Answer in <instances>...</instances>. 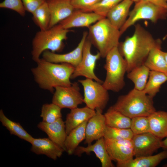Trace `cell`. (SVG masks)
I'll list each match as a JSON object with an SVG mask.
<instances>
[{
    "mask_svg": "<svg viewBox=\"0 0 167 167\" xmlns=\"http://www.w3.org/2000/svg\"><path fill=\"white\" fill-rule=\"evenodd\" d=\"M160 40L154 39L148 31L140 24H137L133 34L118 46L127 64V73L143 64L151 49Z\"/></svg>",
    "mask_w": 167,
    "mask_h": 167,
    "instance_id": "obj_1",
    "label": "cell"
},
{
    "mask_svg": "<svg viewBox=\"0 0 167 167\" xmlns=\"http://www.w3.org/2000/svg\"><path fill=\"white\" fill-rule=\"evenodd\" d=\"M31 69L34 79L41 89L53 93L55 87L70 86L71 76L75 67L70 64L55 63L41 58Z\"/></svg>",
    "mask_w": 167,
    "mask_h": 167,
    "instance_id": "obj_2",
    "label": "cell"
},
{
    "mask_svg": "<svg viewBox=\"0 0 167 167\" xmlns=\"http://www.w3.org/2000/svg\"><path fill=\"white\" fill-rule=\"evenodd\" d=\"M111 107L131 118L148 117L156 110L153 98L143 91L134 88L127 94L120 96Z\"/></svg>",
    "mask_w": 167,
    "mask_h": 167,
    "instance_id": "obj_3",
    "label": "cell"
},
{
    "mask_svg": "<svg viewBox=\"0 0 167 167\" xmlns=\"http://www.w3.org/2000/svg\"><path fill=\"white\" fill-rule=\"evenodd\" d=\"M88 28V38L97 49L101 57L105 58L110 51L119 46L121 35L120 30L106 18L100 20Z\"/></svg>",
    "mask_w": 167,
    "mask_h": 167,
    "instance_id": "obj_4",
    "label": "cell"
},
{
    "mask_svg": "<svg viewBox=\"0 0 167 167\" xmlns=\"http://www.w3.org/2000/svg\"><path fill=\"white\" fill-rule=\"evenodd\" d=\"M70 31L58 24L47 30L37 32L32 42L33 60L36 62L40 59L41 54L46 50L54 53L61 51L64 47L63 41L67 39V35Z\"/></svg>",
    "mask_w": 167,
    "mask_h": 167,
    "instance_id": "obj_5",
    "label": "cell"
},
{
    "mask_svg": "<svg viewBox=\"0 0 167 167\" xmlns=\"http://www.w3.org/2000/svg\"><path fill=\"white\" fill-rule=\"evenodd\" d=\"M104 68L106 71L105 78L102 83L108 90L118 92L124 87V76L127 65L118 47L112 49L105 57Z\"/></svg>",
    "mask_w": 167,
    "mask_h": 167,
    "instance_id": "obj_6",
    "label": "cell"
},
{
    "mask_svg": "<svg viewBox=\"0 0 167 167\" xmlns=\"http://www.w3.org/2000/svg\"><path fill=\"white\" fill-rule=\"evenodd\" d=\"M167 17V8L147 0H140L135 3L125 23L119 29L121 35L139 20L148 19L155 23L159 20L165 19Z\"/></svg>",
    "mask_w": 167,
    "mask_h": 167,
    "instance_id": "obj_7",
    "label": "cell"
},
{
    "mask_svg": "<svg viewBox=\"0 0 167 167\" xmlns=\"http://www.w3.org/2000/svg\"><path fill=\"white\" fill-rule=\"evenodd\" d=\"M84 90V103L86 106L94 110L98 109L103 111L109 100L108 90L102 84L92 79L86 78L78 80Z\"/></svg>",
    "mask_w": 167,
    "mask_h": 167,
    "instance_id": "obj_8",
    "label": "cell"
},
{
    "mask_svg": "<svg viewBox=\"0 0 167 167\" xmlns=\"http://www.w3.org/2000/svg\"><path fill=\"white\" fill-rule=\"evenodd\" d=\"M92 44L87 37L83 47L82 57L80 63L75 67L74 71L71 76V79H74L79 76L92 79L102 84L101 80L95 74L94 69L96 62L101 58L98 52L95 54L91 53Z\"/></svg>",
    "mask_w": 167,
    "mask_h": 167,
    "instance_id": "obj_9",
    "label": "cell"
},
{
    "mask_svg": "<svg viewBox=\"0 0 167 167\" xmlns=\"http://www.w3.org/2000/svg\"><path fill=\"white\" fill-rule=\"evenodd\" d=\"M52 103L62 109H71L84 103V96L80 92L79 83H72L69 86H58L55 88Z\"/></svg>",
    "mask_w": 167,
    "mask_h": 167,
    "instance_id": "obj_10",
    "label": "cell"
},
{
    "mask_svg": "<svg viewBox=\"0 0 167 167\" xmlns=\"http://www.w3.org/2000/svg\"><path fill=\"white\" fill-rule=\"evenodd\" d=\"M131 140L135 157L152 155L161 148L162 141L150 132L134 135Z\"/></svg>",
    "mask_w": 167,
    "mask_h": 167,
    "instance_id": "obj_11",
    "label": "cell"
},
{
    "mask_svg": "<svg viewBox=\"0 0 167 167\" xmlns=\"http://www.w3.org/2000/svg\"><path fill=\"white\" fill-rule=\"evenodd\" d=\"M88 34L87 31L83 32L81 40L77 46L71 51L64 54H57L46 50L42 53L43 58L47 61L55 63L70 64L75 67L81 60L83 47Z\"/></svg>",
    "mask_w": 167,
    "mask_h": 167,
    "instance_id": "obj_12",
    "label": "cell"
},
{
    "mask_svg": "<svg viewBox=\"0 0 167 167\" xmlns=\"http://www.w3.org/2000/svg\"><path fill=\"white\" fill-rule=\"evenodd\" d=\"M105 139L108 152L112 160L116 161L117 164L124 163L133 158L131 140Z\"/></svg>",
    "mask_w": 167,
    "mask_h": 167,
    "instance_id": "obj_13",
    "label": "cell"
},
{
    "mask_svg": "<svg viewBox=\"0 0 167 167\" xmlns=\"http://www.w3.org/2000/svg\"><path fill=\"white\" fill-rule=\"evenodd\" d=\"M105 18L93 12L75 9L67 18L59 24L64 28L69 29L75 27H87Z\"/></svg>",
    "mask_w": 167,
    "mask_h": 167,
    "instance_id": "obj_14",
    "label": "cell"
},
{
    "mask_svg": "<svg viewBox=\"0 0 167 167\" xmlns=\"http://www.w3.org/2000/svg\"><path fill=\"white\" fill-rule=\"evenodd\" d=\"M95 110L96 114L88 120L86 127L84 143L88 145L104 137L106 126L103 111L98 109Z\"/></svg>",
    "mask_w": 167,
    "mask_h": 167,
    "instance_id": "obj_15",
    "label": "cell"
},
{
    "mask_svg": "<svg viewBox=\"0 0 167 167\" xmlns=\"http://www.w3.org/2000/svg\"><path fill=\"white\" fill-rule=\"evenodd\" d=\"M37 126L46 133L49 139L64 151H66L65 142L67 135L66 131L65 122L62 118L52 123L42 121L38 124Z\"/></svg>",
    "mask_w": 167,
    "mask_h": 167,
    "instance_id": "obj_16",
    "label": "cell"
},
{
    "mask_svg": "<svg viewBox=\"0 0 167 167\" xmlns=\"http://www.w3.org/2000/svg\"><path fill=\"white\" fill-rule=\"evenodd\" d=\"M50 14L49 28L58 24L75 10L71 0H46Z\"/></svg>",
    "mask_w": 167,
    "mask_h": 167,
    "instance_id": "obj_17",
    "label": "cell"
},
{
    "mask_svg": "<svg viewBox=\"0 0 167 167\" xmlns=\"http://www.w3.org/2000/svg\"><path fill=\"white\" fill-rule=\"evenodd\" d=\"M93 152L99 159L102 167H114V165L107 151L104 137L97 140L93 144L88 145L87 146H78L74 153L78 156H81L84 153L88 154Z\"/></svg>",
    "mask_w": 167,
    "mask_h": 167,
    "instance_id": "obj_18",
    "label": "cell"
},
{
    "mask_svg": "<svg viewBox=\"0 0 167 167\" xmlns=\"http://www.w3.org/2000/svg\"><path fill=\"white\" fill-rule=\"evenodd\" d=\"M31 144V151L37 155H44L54 160L60 157L64 151L49 138H34Z\"/></svg>",
    "mask_w": 167,
    "mask_h": 167,
    "instance_id": "obj_19",
    "label": "cell"
},
{
    "mask_svg": "<svg viewBox=\"0 0 167 167\" xmlns=\"http://www.w3.org/2000/svg\"><path fill=\"white\" fill-rule=\"evenodd\" d=\"M95 110L86 106L71 109L66 116L65 122L66 132L68 135L73 129L95 115Z\"/></svg>",
    "mask_w": 167,
    "mask_h": 167,
    "instance_id": "obj_20",
    "label": "cell"
},
{
    "mask_svg": "<svg viewBox=\"0 0 167 167\" xmlns=\"http://www.w3.org/2000/svg\"><path fill=\"white\" fill-rule=\"evenodd\" d=\"M134 2L132 0H123L108 14L106 18L112 24L119 30L126 21L129 10Z\"/></svg>",
    "mask_w": 167,
    "mask_h": 167,
    "instance_id": "obj_21",
    "label": "cell"
},
{
    "mask_svg": "<svg viewBox=\"0 0 167 167\" xmlns=\"http://www.w3.org/2000/svg\"><path fill=\"white\" fill-rule=\"evenodd\" d=\"M167 158V150L155 155L132 158L126 162L117 164L118 167H155Z\"/></svg>",
    "mask_w": 167,
    "mask_h": 167,
    "instance_id": "obj_22",
    "label": "cell"
},
{
    "mask_svg": "<svg viewBox=\"0 0 167 167\" xmlns=\"http://www.w3.org/2000/svg\"><path fill=\"white\" fill-rule=\"evenodd\" d=\"M161 41L158 43L150 51L144 64L150 71L166 73V64L163 51L161 50Z\"/></svg>",
    "mask_w": 167,
    "mask_h": 167,
    "instance_id": "obj_23",
    "label": "cell"
},
{
    "mask_svg": "<svg viewBox=\"0 0 167 167\" xmlns=\"http://www.w3.org/2000/svg\"><path fill=\"white\" fill-rule=\"evenodd\" d=\"M150 132L162 139L167 136V112L155 111L148 117Z\"/></svg>",
    "mask_w": 167,
    "mask_h": 167,
    "instance_id": "obj_24",
    "label": "cell"
},
{
    "mask_svg": "<svg viewBox=\"0 0 167 167\" xmlns=\"http://www.w3.org/2000/svg\"><path fill=\"white\" fill-rule=\"evenodd\" d=\"M88 120L73 129L67 135L65 142L66 151L69 155L74 154L79 144L85 137V128Z\"/></svg>",
    "mask_w": 167,
    "mask_h": 167,
    "instance_id": "obj_25",
    "label": "cell"
},
{
    "mask_svg": "<svg viewBox=\"0 0 167 167\" xmlns=\"http://www.w3.org/2000/svg\"><path fill=\"white\" fill-rule=\"evenodd\" d=\"M106 125L119 128H130L131 118L110 106L104 114Z\"/></svg>",
    "mask_w": 167,
    "mask_h": 167,
    "instance_id": "obj_26",
    "label": "cell"
},
{
    "mask_svg": "<svg viewBox=\"0 0 167 167\" xmlns=\"http://www.w3.org/2000/svg\"><path fill=\"white\" fill-rule=\"evenodd\" d=\"M0 121L11 135H14L21 139L31 143L34 138L19 123L11 120L7 118L2 109L0 110Z\"/></svg>",
    "mask_w": 167,
    "mask_h": 167,
    "instance_id": "obj_27",
    "label": "cell"
},
{
    "mask_svg": "<svg viewBox=\"0 0 167 167\" xmlns=\"http://www.w3.org/2000/svg\"><path fill=\"white\" fill-rule=\"evenodd\" d=\"M150 70L144 64L136 67L127 75V78L134 84V88L143 91L147 82Z\"/></svg>",
    "mask_w": 167,
    "mask_h": 167,
    "instance_id": "obj_28",
    "label": "cell"
},
{
    "mask_svg": "<svg viewBox=\"0 0 167 167\" xmlns=\"http://www.w3.org/2000/svg\"><path fill=\"white\" fill-rule=\"evenodd\" d=\"M167 81V77L162 72L150 71L148 79L143 91L152 98L159 92L163 84Z\"/></svg>",
    "mask_w": 167,
    "mask_h": 167,
    "instance_id": "obj_29",
    "label": "cell"
},
{
    "mask_svg": "<svg viewBox=\"0 0 167 167\" xmlns=\"http://www.w3.org/2000/svg\"><path fill=\"white\" fill-rule=\"evenodd\" d=\"M32 14L33 22L41 30H45L49 28L50 14L46 1Z\"/></svg>",
    "mask_w": 167,
    "mask_h": 167,
    "instance_id": "obj_30",
    "label": "cell"
},
{
    "mask_svg": "<svg viewBox=\"0 0 167 167\" xmlns=\"http://www.w3.org/2000/svg\"><path fill=\"white\" fill-rule=\"evenodd\" d=\"M62 108L53 103L45 104L41 107V117L43 122L52 123L62 118Z\"/></svg>",
    "mask_w": 167,
    "mask_h": 167,
    "instance_id": "obj_31",
    "label": "cell"
},
{
    "mask_svg": "<svg viewBox=\"0 0 167 167\" xmlns=\"http://www.w3.org/2000/svg\"><path fill=\"white\" fill-rule=\"evenodd\" d=\"M134 134L130 128L122 129L106 126L104 137L114 140H131Z\"/></svg>",
    "mask_w": 167,
    "mask_h": 167,
    "instance_id": "obj_32",
    "label": "cell"
},
{
    "mask_svg": "<svg viewBox=\"0 0 167 167\" xmlns=\"http://www.w3.org/2000/svg\"><path fill=\"white\" fill-rule=\"evenodd\" d=\"M122 0H101L85 11L93 12L104 18H106L109 12Z\"/></svg>",
    "mask_w": 167,
    "mask_h": 167,
    "instance_id": "obj_33",
    "label": "cell"
},
{
    "mask_svg": "<svg viewBox=\"0 0 167 167\" xmlns=\"http://www.w3.org/2000/svg\"><path fill=\"white\" fill-rule=\"evenodd\" d=\"M130 128L134 135L150 132L148 117L141 116L131 118Z\"/></svg>",
    "mask_w": 167,
    "mask_h": 167,
    "instance_id": "obj_34",
    "label": "cell"
},
{
    "mask_svg": "<svg viewBox=\"0 0 167 167\" xmlns=\"http://www.w3.org/2000/svg\"><path fill=\"white\" fill-rule=\"evenodd\" d=\"M1 8L13 10L22 16L25 15V10L21 0H4L0 3Z\"/></svg>",
    "mask_w": 167,
    "mask_h": 167,
    "instance_id": "obj_35",
    "label": "cell"
},
{
    "mask_svg": "<svg viewBox=\"0 0 167 167\" xmlns=\"http://www.w3.org/2000/svg\"><path fill=\"white\" fill-rule=\"evenodd\" d=\"M101 0H71V3L75 9L85 11L96 4Z\"/></svg>",
    "mask_w": 167,
    "mask_h": 167,
    "instance_id": "obj_36",
    "label": "cell"
},
{
    "mask_svg": "<svg viewBox=\"0 0 167 167\" xmlns=\"http://www.w3.org/2000/svg\"><path fill=\"white\" fill-rule=\"evenodd\" d=\"M26 11L32 14L46 0H21Z\"/></svg>",
    "mask_w": 167,
    "mask_h": 167,
    "instance_id": "obj_37",
    "label": "cell"
},
{
    "mask_svg": "<svg viewBox=\"0 0 167 167\" xmlns=\"http://www.w3.org/2000/svg\"><path fill=\"white\" fill-rule=\"evenodd\" d=\"M158 6L167 8V0H147Z\"/></svg>",
    "mask_w": 167,
    "mask_h": 167,
    "instance_id": "obj_38",
    "label": "cell"
},
{
    "mask_svg": "<svg viewBox=\"0 0 167 167\" xmlns=\"http://www.w3.org/2000/svg\"><path fill=\"white\" fill-rule=\"evenodd\" d=\"M161 148L164 150H167V136L161 142Z\"/></svg>",
    "mask_w": 167,
    "mask_h": 167,
    "instance_id": "obj_39",
    "label": "cell"
},
{
    "mask_svg": "<svg viewBox=\"0 0 167 167\" xmlns=\"http://www.w3.org/2000/svg\"><path fill=\"white\" fill-rule=\"evenodd\" d=\"M163 54L166 61L167 67V71L165 74L167 77V52H165L163 51Z\"/></svg>",
    "mask_w": 167,
    "mask_h": 167,
    "instance_id": "obj_40",
    "label": "cell"
},
{
    "mask_svg": "<svg viewBox=\"0 0 167 167\" xmlns=\"http://www.w3.org/2000/svg\"><path fill=\"white\" fill-rule=\"evenodd\" d=\"M132 0L133 2H134L136 3L138 2V1H139L140 0Z\"/></svg>",
    "mask_w": 167,
    "mask_h": 167,
    "instance_id": "obj_41",
    "label": "cell"
}]
</instances>
